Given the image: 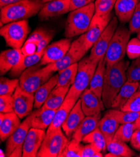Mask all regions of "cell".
<instances>
[{"label":"cell","mask_w":140,"mask_h":157,"mask_svg":"<svg viewBox=\"0 0 140 157\" xmlns=\"http://www.w3.org/2000/svg\"><path fill=\"white\" fill-rule=\"evenodd\" d=\"M138 2H139V1H140V0H138Z\"/></svg>","instance_id":"obj_56"},{"label":"cell","mask_w":140,"mask_h":157,"mask_svg":"<svg viewBox=\"0 0 140 157\" xmlns=\"http://www.w3.org/2000/svg\"><path fill=\"white\" fill-rule=\"evenodd\" d=\"M118 20L116 17H113L108 24L102 35L93 44L89 55L90 59L96 63L105 57L109 44L118 27Z\"/></svg>","instance_id":"obj_11"},{"label":"cell","mask_w":140,"mask_h":157,"mask_svg":"<svg viewBox=\"0 0 140 157\" xmlns=\"http://www.w3.org/2000/svg\"><path fill=\"white\" fill-rule=\"evenodd\" d=\"M81 107L86 117L99 116L105 108L102 100L88 87L80 97Z\"/></svg>","instance_id":"obj_17"},{"label":"cell","mask_w":140,"mask_h":157,"mask_svg":"<svg viewBox=\"0 0 140 157\" xmlns=\"http://www.w3.org/2000/svg\"><path fill=\"white\" fill-rule=\"evenodd\" d=\"M126 55L131 59H134L140 57V41L138 38L130 40L128 43Z\"/></svg>","instance_id":"obj_41"},{"label":"cell","mask_w":140,"mask_h":157,"mask_svg":"<svg viewBox=\"0 0 140 157\" xmlns=\"http://www.w3.org/2000/svg\"><path fill=\"white\" fill-rule=\"evenodd\" d=\"M117 0H96L95 14L98 15H106L112 12Z\"/></svg>","instance_id":"obj_39"},{"label":"cell","mask_w":140,"mask_h":157,"mask_svg":"<svg viewBox=\"0 0 140 157\" xmlns=\"http://www.w3.org/2000/svg\"><path fill=\"white\" fill-rule=\"evenodd\" d=\"M85 117L86 115L82 111L79 98L71 109L64 123L62 124V128L68 138L72 137V135Z\"/></svg>","instance_id":"obj_18"},{"label":"cell","mask_w":140,"mask_h":157,"mask_svg":"<svg viewBox=\"0 0 140 157\" xmlns=\"http://www.w3.org/2000/svg\"><path fill=\"white\" fill-rule=\"evenodd\" d=\"M57 109L45 108L43 106L37 108L30 114L31 117V127L45 130L51 124Z\"/></svg>","instance_id":"obj_20"},{"label":"cell","mask_w":140,"mask_h":157,"mask_svg":"<svg viewBox=\"0 0 140 157\" xmlns=\"http://www.w3.org/2000/svg\"><path fill=\"white\" fill-rule=\"evenodd\" d=\"M127 81L130 82H140V57L133 59L126 71Z\"/></svg>","instance_id":"obj_38"},{"label":"cell","mask_w":140,"mask_h":157,"mask_svg":"<svg viewBox=\"0 0 140 157\" xmlns=\"http://www.w3.org/2000/svg\"><path fill=\"white\" fill-rule=\"evenodd\" d=\"M71 38H64L46 46L39 63L46 65L52 63L63 57L69 50L72 44Z\"/></svg>","instance_id":"obj_14"},{"label":"cell","mask_w":140,"mask_h":157,"mask_svg":"<svg viewBox=\"0 0 140 157\" xmlns=\"http://www.w3.org/2000/svg\"><path fill=\"white\" fill-rule=\"evenodd\" d=\"M70 88V86H55L42 106L45 108L57 109L63 103Z\"/></svg>","instance_id":"obj_30"},{"label":"cell","mask_w":140,"mask_h":157,"mask_svg":"<svg viewBox=\"0 0 140 157\" xmlns=\"http://www.w3.org/2000/svg\"><path fill=\"white\" fill-rule=\"evenodd\" d=\"M140 29V1L138 2L133 17L129 22V29L131 33H137Z\"/></svg>","instance_id":"obj_42"},{"label":"cell","mask_w":140,"mask_h":157,"mask_svg":"<svg viewBox=\"0 0 140 157\" xmlns=\"http://www.w3.org/2000/svg\"><path fill=\"white\" fill-rule=\"evenodd\" d=\"M31 127V117L29 115L8 139L6 144V156H22L23 145Z\"/></svg>","instance_id":"obj_10"},{"label":"cell","mask_w":140,"mask_h":157,"mask_svg":"<svg viewBox=\"0 0 140 157\" xmlns=\"http://www.w3.org/2000/svg\"><path fill=\"white\" fill-rule=\"evenodd\" d=\"M77 101H78L77 99L67 95L63 103L57 109L54 120L48 128L46 133L52 132L58 128H62V124L66 120L71 109Z\"/></svg>","instance_id":"obj_21"},{"label":"cell","mask_w":140,"mask_h":157,"mask_svg":"<svg viewBox=\"0 0 140 157\" xmlns=\"http://www.w3.org/2000/svg\"><path fill=\"white\" fill-rule=\"evenodd\" d=\"M138 0H117L114 5L116 17L122 24L129 23L133 17Z\"/></svg>","instance_id":"obj_23"},{"label":"cell","mask_w":140,"mask_h":157,"mask_svg":"<svg viewBox=\"0 0 140 157\" xmlns=\"http://www.w3.org/2000/svg\"><path fill=\"white\" fill-rule=\"evenodd\" d=\"M78 68V63L58 71V82L56 86H71L74 83Z\"/></svg>","instance_id":"obj_32"},{"label":"cell","mask_w":140,"mask_h":157,"mask_svg":"<svg viewBox=\"0 0 140 157\" xmlns=\"http://www.w3.org/2000/svg\"><path fill=\"white\" fill-rule=\"evenodd\" d=\"M53 38V34L50 33L45 38H43L41 41H40L37 43V53H40L45 50V49L46 48V46H48L50 41L52 40Z\"/></svg>","instance_id":"obj_49"},{"label":"cell","mask_w":140,"mask_h":157,"mask_svg":"<svg viewBox=\"0 0 140 157\" xmlns=\"http://www.w3.org/2000/svg\"><path fill=\"white\" fill-rule=\"evenodd\" d=\"M82 142L84 144H92L100 152H105L107 149L106 139L98 127L92 132L86 135L82 139Z\"/></svg>","instance_id":"obj_33"},{"label":"cell","mask_w":140,"mask_h":157,"mask_svg":"<svg viewBox=\"0 0 140 157\" xmlns=\"http://www.w3.org/2000/svg\"><path fill=\"white\" fill-rule=\"evenodd\" d=\"M44 51L40 53H35L31 55H23L18 63L10 71V76L13 78L20 76L25 70L37 65L40 61L43 55Z\"/></svg>","instance_id":"obj_29"},{"label":"cell","mask_w":140,"mask_h":157,"mask_svg":"<svg viewBox=\"0 0 140 157\" xmlns=\"http://www.w3.org/2000/svg\"><path fill=\"white\" fill-rule=\"evenodd\" d=\"M58 74L54 75L47 82L45 83L43 85H42L36 91V92L34 94L35 109L40 108L45 103L52 91L57 86L58 82Z\"/></svg>","instance_id":"obj_25"},{"label":"cell","mask_w":140,"mask_h":157,"mask_svg":"<svg viewBox=\"0 0 140 157\" xmlns=\"http://www.w3.org/2000/svg\"><path fill=\"white\" fill-rule=\"evenodd\" d=\"M107 150L110 153L105 155L106 157H131L136 155L126 143L116 138H113L107 145Z\"/></svg>","instance_id":"obj_31"},{"label":"cell","mask_w":140,"mask_h":157,"mask_svg":"<svg viewBox=\"0 0 140 157\" xmlns=\"http://www.w3.org/2000/svg\"><path fill=\"white\" fill-rule=\"evenodd\" d=\"M45 135L46 133L44 130L31 128L23 145L22 156H37Z\"/></svg>","instance_id":"obj_16"},{"label":"cell","mask_w":140,"mask_h":157,"mask_svg":"<svg viewBox=\"0 0 140 157\" xmlns=\"http://www.w3.org/2000/svg\"><path fill=\"white\" fill-rule=\"evenodd\" d=\"M138 156H139V157H140V153H139V155H138Z\"/></svg>","instance_id":"obj_55"},{"label":"cell","mask_w":140,"mask_h":157,"mask_svg":"<svg viewBox=\"0 0 140 157\" xmlns=\"http://www.w3.org/2000/svg\"><path fill=\"white\" fill-rule=\"evenodd\" d=\"M112 18V12L106 15H94L87 31L84 34V46L87 52L91 49Z\"/></svg>","instance_id":"obj_12"},{"label":"cell","mask_w":140,"mask_h":157,"mask_svg":"<svg viewBox=\"0 0 140 157\" xmlns=\"http://www.w3.org/2000/svg\"><path fill=\"white\" fill-rule=\"evenodd\" d=\"M99 63L92 61L89 56H85L78 62V68L73 85L67 95L79 100L83 92L90 85Z\"/></svg>","instance_id":"obj_4"},{"label":"cell","mask_w":140,"mask_h":157,"mask_svg":"<svg viewBox=\"0 0 140 157\" xmlns=\"http://www.w3.org/2000/svg\"><path fill=\"white\" fill-rule=\"evenodd\" d=\"M83 146L78 140L72 138L70 141H69L60 157H81Z\"/></svg>","instance_id":"obj_37"},{"label":"cell","mask_w":140,"mask_h":157,"mask_svg":"<svg viewBox=\"0 0 140 157\" xmlns=\"http://www.w3.org/2000/svg\"><path fill=\"white\" fill-rule=\"evenodd\" d=\"M40 63L25 70L19 78V86L24 91L35 94L42 85L47 82L54 75V72L46 67H41Z\"/></svg>","instance_id":"obj_6"},{"label":"cell","mask_w":140,"mask_h":157,"mask_svg":"<svg viewBox=\"0 0 140 157\" xmlns=\"http://www.w3.org/2000/svg\"><path fill=\"white\" fill-rule=\"evenodd\" d=\"M19 85V79H9L2 76L0 79V96H13L17 86Z\"/></svg>","instance_id":"obj_36"},{"label":"cell","mask_w":140,"mask_h":157,"mask_svg":"<svg viewBox=\"0 0 140 157\" xmlns=\"http://www.w3.org/2000/svg\"><path fill=\"white\" fill-rule=\"evenodd\" d=\"M137 38L139 39V40L140 41V29H139V31L137 32Z\"/></svg>","instance_id":"obj_52"},{"label":"cell","mask_w":140,"mask_h":157,"mask_svg":"<svg viewBox=\"0 0 140 157\" xmlns=\"http://www.w3.org/2000/svg\"><path fill=\"white\" fill-rule=\"evenodd\" d=\"M50 33L47 31V30L43 28H38L35 30L34 32L28 37L25 42H32L37 44L43 38H45Z\"/></svg>","instance_id":"obj_44"},{"label":"cell","mask_w":140,"mask_h":157,"mask_svg":"<svg viewBox=\"0 0 140 157\" xmlns=\"http://www.w3.org/2000/svg\"><path fill=\"white\" fill-rule=\"evenodd\" d=\"M21 49L11 48L2 52L0 54V73L2 76L16 66L23 56Z\"/></svg>","instance_id":"obj_22"},{"label":"cell","mask_w":140,"mask_h":157,"mask_svg":"<svg viewBox=\"0 0 140 157\" xmlns=\"http://www.w3.org/2000/svg\"><path fill=\"white\" fill-rule=\"evenodd\" d=\"M20 1H22V0H0V8H2L8 5L13 4Z\"/></svg>","instance_id":"obj_50"},{"label":"cell","mask_w":140,"mask_h":157,"mask_svg":"<svg viewBox=\"0 0 140 157\" xmlns=\"http://www.w3.org/2000/svg\"><path fill=\"white\" fill-rule=\"evenodd\" d=\"M134 123H135V124L136 126V128H140V116L138 117V118L136 120V121Z\"/></svg>","instance_id":"obj_51"},{"label":"cell","mask_w":140,"mask_h":157,"mask_svg":"<svg viewBox=\"0 0 140 157\" xmlns=\"http://www.w3.org/2000/svg\"><path fill=\"white\" fill-rule=\"evenodd\" d=\"M119 127V122L107 112L100 119L98 123V128L106 139L107 145L113 140Z\"/></svg>","instance_id":"obj_24"},{"label":"cell","mask_w":140,"mask_h":157,"mask_svg":"<svg viewBox=\"0 0 140 157\" xmlns=\"http://www.w3.org/2000/svg\"><path fill=\"white\" fill-rule=\"evenodd\" d=\"M129 61L122 59L112 66H106L102 94L104 107L111 108L112 103L122 85L127 82L126 71Z\"/></svg>","instance_id":"obj_1"},{"label":"cell","mask_w":140,"mask_h":157,"mask_svg":"<svg viewBox=\"0 0 140 157\" xmlns=\"http://www.w3.org/2000/svg\"><path fill=\"white\" fill-rule=\"evenodd\" d=\"M105 58V57H104ZM102 58L99 62L96 71L93 76L89 85V89L94 92L96 95L102 100V94L103 90L104 74L106 71V61L105 58Z\"/></svg>","instance_id":"obj_28"},{"label":"cell","mask_w":140,"mask_h":157,"mask_svg":"<svg viewBox=\"0 0 140 157\" xmlns=\"http://www.w3.org/2000/svg\"><path fill=\"white\" fill-rule=\"evenodd\" d=\"M0 112L5 113L14 112L13 96H0Z\"/></svg>","instance_id":"obj_43"},{"label":"cell","mask_w":140,"mask_h":157,"mask_svg":"<svg viewBox=\"0 0 140 157\" xmlns=\"http://www.w3.org/2000/svg\"><path fill=\"white\" fill-rule=\"evenodd\" d=\"M138 90H140V82H139V87H138Z\"/></svg>","instance_id":"obj_54"},{"label":"cell","mask_w":140,"mask_h":157,"mask_svg":"<svg viewBox=\"0 0 140 157\" xmlns=\"http://www.w3.org/2000/svg\"><path fill=\"white\" fill-rule=\"evenodd\" d=\"M102 154L98 151L96 147L92 144H87V145L83 146L81 157H102Z\"/></svg>","instance_id":"obj_45"},{"label":"cell","mask_w":140,"mask_h":157,"mask_svg":"<svg viewBox=\"0 0 140 157\" xmlns=\"http://www.w3.org/2000/svg\"><path fill=\"white\" fill-rule=\"evenodd\" d=\"M84 35L83 34L74 40L66 54L59 60L45 65L46 68L55 73L78 63L84 57L87 53L84 46Z\"/></svg>","instance_id":"obj_9"},{"label":"cell","mask_w":140,"mask_h":157,"mask_svg":"<svg viewBox=\"0 0 140 157\" xmlns=\"http://www.w3.org/2000/svg\"><path fill=\"white\" fill-rule=\"evenodd\" d=\"M100 115L86 117L72 135V138L81 142L86 135L92 132L98 127V123L101 119Z\"/></svg>","instance_id":"obj_26"},{"label":"cell","mask_w":140,"mask_h":157,"mask_svg":"<svg viewBox=\"0 0 140 157\" xmlns=\"http://www.w3.org/2000/svg\"><path fill=\"white\" fill-rule=\"evenodd\" d=\"M70 11V0H51L45 3L38 16L41 21L60 17Z\"/></svg>","instance_id":"obj_15"},{"label":"cell","mask_w":140,"mask_h":157,"mask_svg":"<svg viewBox=\"0 0 140 157\" xmlns=\"http://www.w3.org/2000/svg\"><path fill=\"white\" fill-rule=\"evenodd\" d=\"M94 2L84 7L70 11L66 23L64 36L72 38L81 36L87 31L95 14Z\"/></svg>","instance_id":"obj_2"},{"label":"cell","mask_w":140,"mask_h":157,"mask_svg":"<svg viewBox=\"0 0 140 157\" xmlns=\"http://www.w3.org/2000/svg\"><path fill=\"white\" fill-rule=\"evenodd\" d=\"M37 44L32 42H25L22 47L21 50L23 55H31L37 53Z\"/></svg>","instance_id":"obj_46"},{"label":"cell","mask_w":140,"mask_h":157,"mask_svg":"<svg viewBox=\"0 0 140 157\" xmlns=\"http://www.w3.org/2000/svg\"><path fill=\"white\" fill-rule=\"evenodd\" d=\"M44 3L41 0H22L1 8V21L3 25L25 20L38 14Z\"/></svg>","instance_id":"obj_3"},{"label":"cell","mask_w":140,"mask_h":157,"mask_svg":"<svg viewBox=\"0 0 140 157\" xmlns=\"http://www.w3.org/2000/svg\"><path fill=\"white\" fill-rule=\"evenodd\" d=\"M41 1L43 2V3H46V2H49V1H51V0H41Z\"/></svg>","instance_id":"obj_53"},{"label":"cell","mask_w":140,"mask_h":157,"mask_svg":"<svg viewBox=\"0 0 140 157\" xmlns=\"http://www.w3.org/2000/svg\"><path fill=\"white\" fill-rule=\"evenodd\" d=\"M96 0H70V11L87 6Z\"/></svg>","instance_id":"obj_48"},{"label":"cell","mask_w":140,"mask_h":157,"mask_svg":"<svg viewBox=\"0 0 140 157\" xmlns=\"http://www.w3.org/2000/svg\"><path fill=\"white\" fill-rule=\"evenodd\" d=\"M61 128H58L52 132L46 133L37 156L60 157L69 142L68 137L64 135Z\"/></svg>","instance_id":"obj_8"},{"label":"cell","mask_w":140,"mask_h":157,"mask_svg":"<svg viewBox=\"0 0 140 157\" xmlns=\"http://www.w3.org/2000/svg\"><path fill=\"white\" fill-rule=\"evenodd\" d=\"M30 30L28 21L25 20L5 24L0 29V35L8 46L21 49L28 38Z\"/></svg>","instance_id":"obj_7"},{"label":"cell","mask_w":140,"mask_h":157,"mask_svg":"<svg viewBox=\"0 0 140 157\" xmlns=\"http://www.w3.org/2000/svg\"><path fill=\"white\" fill-rule=\"evenodd\" d=\"M136 128L134 122L121 124L117 130L113 138L118 139L125 143L130 142V139Z\"/></svg>","instance_id":"obj_35"},{"label":"cell","mask_w":140,"mask_h":157,"mask_svg":"<svg viewBox=\"0 0 140 157\" xmlns=\"http://www.w3.org/2000/svg\"><path fill=\"white\" fill-rule=\"evenodd\" d=\"M13 97L14 112L20 119L27 117L34 108V94L23 90L18 85Z\"/></svg>","instance_id":"obj_13"},{"label":"cell","mask_w":140,"mask_h":157,"mask_svg":"<svg viewBox=\"0 0 140 157\" xmlns=\"http://www.w3.org/2000/svg\"><path fill=\"white\" fill-rule=\"evenodd\" d=\"M20 118L14 112L0 114V138L2 142L6 141L21 124Z\"/></svg>","instance_id":"obj_19"},{"label":"cell","mask_w":140,"mask_h":157,"mask_svg":"<svg viewBox=\"0 0 140 157\" xmlns=\"http://www.w3.org/2000/svg\"><path fill=\"white\" fill-rule=\"evenodd\" d=\"M130 35V29L125 26L121 25L118 27L105 55L106 66H112L123 59L126 54Z\"/></svg>","instance_id":"obj_5"},{"label":"cell","mask_w":140,"mask_h":157,"mask_svg":"<svg viewBox=\"0 0 140 157\" xmlns=\"http://www.w3.org/2000/svg\"><path fill=\"white\" fill-rule=\"evenodd\" d=\"M121 110L133 112H140V90L135 91L126 103L121 108Z\"/></svg>","instance_id":"obj_40"},{"label":"cell","mask_w":140,"mask_h":157,"mask_svg":"<svg viewBox=\"0 0 140 157\" xmlns=\"http://www.w3.org/2000/svg\"><path fill=\"white\" fill-rule=\"evenodd\" d=\"M107 112L110 113L121 124L134 123L140 116V112L122 111L115 109H109Z\"/></svg>","instance_id":"obj_34"},{"label":"cell","mask_w":140,"mask_h":157,"mask_svg":"<svg viewBox=\"0 0 140 157\" xmlns=\"http://www.w3.org/2000/svg\"><path fill=\"white\" fill-rule=\"evenodd\" d=\"M139 82L127 81L121 88L111 106L112 109L121 110L122 106L126 103L133 94L138 90Z\"/></svg>","instance_id":"obj_27"},{"label":"cell","mask_w":140,"mask_h":157,"mask_svg":"<svg viewBox=\"0 0 140 157\" xmlns=\"http://www.w3.org/2000/svg\"><path fill=\"white\" fill-rule=\"evenodd\" d=\"M130 143L133 148L140 151V128H136L134 132Z\"/></svg>","instance_id":"obj_47"}]
</instances>
